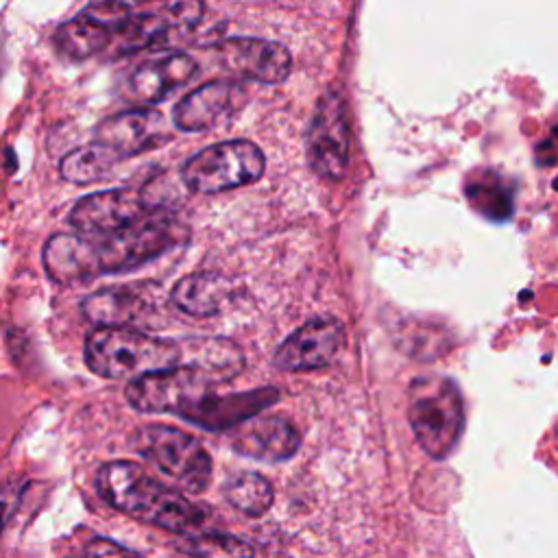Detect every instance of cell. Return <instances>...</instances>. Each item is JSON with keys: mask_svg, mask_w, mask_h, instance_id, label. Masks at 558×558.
<instances>
[{"mask_svg": "<svg viewBox=\"0 0 558 558\" xmlns=\"http://www.w3.org/2000/svg\"><path fill=\"white\" fill-rule=\"evenodd\" d=\"M344 344V327L336 318H314L288 336L275 351L279 371L301 373L327 366Z\"/></svg>", "mask_w": 558, "mask_h": 558, "instance_id": "obj_12", "label": "cell"}, {"mask_svg": "<svg viewBox=\"0 0 558 558\" xmlns=\"http://www.w3.org/2000/svg\"><path fill=\"white\" fill-rule=\"evenodd\" d=\"M44 268L57 283H76L96 277L92 262V246L85 235L54 233L44 244Z\"/></svg>", "mask_w": 558, "mask_h": 558, "instance_id": "obj_16", "label": "cell"}, {"mask_svg": "<svg viewBox=\"0 0 558 558\" xmlns=\"http://www.w3.org/2000/svg\"><path fill=\"white\" fill-rule=\"evenodd\" d=\"M118 161H122V157L116 150L94 140L85 146L70 150L61 159L59 172L65 181L74 185H87L98 179H105L107 172H111Z\"/></svg>", "mask_w": 558, "mask_h": 558, "instance_id": "obj_21", "label": "cell"}, {"mask_svg": "<svg viewBox=\"0 0 558 558\" xmlns=\"http://www.w3.org/2000/svg\"><path fill=\"white\" fill-rule=\"evenodd\" d=\"M177 340H166L129 327H100L85 340V362L107 379L135 381L144 375L179 366Z\"/></svg>", "mask_w": 558, "mask_h": 558, "instance_id": "obj_2", "label": "cell"}, {"mask_svg": "<svg viewBox=\"0 0 558 558\" xmlns=\"http://www.w3.org/2000/svg\"><path fill=\"white\" fill-rule=\"evenodd\" d=\"M85 558H142V556L107 538H94L85 547Z\"/></svg>", "mask_w": 558, "mask_h": 558, "instance_id": "obj_27", "label": "cell"}, {"mask_svg": "<svg viewBox=\"0 0 558 558\" xmlns=\"http://www.w3.org/2000/svg\"><path fill=\"white\" fill-rule=\"evenodd\" d=\"M218 63L235 78L281 83L288 78L292 57L286 46L259 37H227L214 46Z\"/></svg>", "mask_w": 558, "mask_h": 558, "instance_id": "obj_9", "label": "cell"}, {"mask_svg": "<svg viewBox=\"0 0 558 558\" xmlns=\"http://www.w3.org/2000/svg\"><path fill=\"white\" fill-rule=\"evenodd\" d=\"M111 41V31L92 22L85 15H76L61 26H57L52 35V44L59 57L68 61H83L100 52Z\"/></svg>", "mask_w": 558, "mask_h": 558, "instance_id": "obj_20", "label": "cell"}, {"mask_svg": "<svg viewBox=\"0 0 558 558\" xmlns=\"http://www.w3.org/2000/svg\"><path fill=\"white\" fill-rule=\"evenodd\" d=\"M301 434L281 414H255L233 429L231 447L259 462H281L299 451Z\"/></svg>", "mask_w": 558, "mask_h": 558, "instance_id": "obj_15", "label": "cell"}, {"mask_svg": "<svg viewBox=\"0 0 558 558\" xmlns=\"http://www.w3.org/2000/svg\"><path fill=\"white\" fill-rule=\"evenodd\" d=\"M198 65L185 52H170L153 57L140 63L122 83V98L140 109H150V105L166 98L177 87L185 85Z\"/></svg>", "mask_w": 558, "mask_h": 558, "instance_id": "obj_13", "label": "cell"}, {"mask_svg": "<svg viewBox=\"0 0 558 558\" xmlns=\"http://www.w3.org/2000/svg\"><path fill=\"white\" fill-rule=\"evenodd\" d=\"M168 22L161 15L153 13H142V15H131L120 28V46L122 50H144L161 44L166 39Z\"/></svg>", "mask_w": 558, "mask_h": 558, "instance_id": "obj_23", "label": "cell"}, {"mask_svg": "<svg viewBox=\"0 0 558 558\" xmlns=\"http://www.w3.org/2000/svg\"><path fill=\"white\" fill-rule=\"evenodd\" d=\"M248 94L240 81L216 78L207 81L172 109V122L181 131H209L233 118L246 102Z\"/></svg>", "mask_w": 558, "mask_h": 558, "instance_id": "obj_10", "label": "cell"}, {"mask_svg": "<svg viewBox=\"0 0 558 558\" xmlns=\"http://www.w3.org/2000/svg\"><path fill=\"white\" fill-rule=\"evenodd\" d=\"M266 159L257 144L248 140H229L198 150L183 166V183L192 192L214 194L257 181L264 174Z\"/></svg>", "mask_w": 558, "mask_h": 558, "instance_id": "obj_7", "label": "cell"}, {"mask_svg": "<svg viewBox=\"0 0 558 558\" xmlns=\"http://www.w3.org/2000/svg\"><path fill=\"white\" fill-rule=\"evenodd\" d=\"M231 283L218 272H192L179 279L170 292L172 303L192 316L218 314L231 299Z\"/></svg>", "mask_w": 558, "mask_h": 558, "instance_id": "obj_18", "label": "cell"}, {"mask_svg": "<svg viewBox=\"0 0 558 558\" xmlns=\"http://www.w3.org/2000/svg\"><path fill=\"white\" fill-rule=\"evenodd\" d=\"M133 447L185 493H201L211 482V458L207 449L179 427L163 423L142 425L133 434Z\"/></svg>", "mask_w": 558, "mask_h": 558, "instance_id": "obj_5", "label": "cell"}, {"mask_svg": "<svg viewBox=\"0 0 558 558\" xmlns=\"http://www.w3.org/2000/svg\"><path fill=\"white\" fill-rule=\"evenodd\" d=\"M214 384L218 381L196 368L174 366L129 381L124 395L129 405L140 412H170L183 416L185 421H192L201 405L214 395Z\"/></svg>", "mask_w": 558, "mask_h": 558, "instance_id": "obj_6", "label": "cell"}, {"mask_svg": "<svg viewBox=\"0 0 558 558\" xmlns=\"http://www.w3.org/2000/svg\"><path fill=\"white\" fill-rule=\"evenodd\" d=\"M148 214L146 198L133 190H105L83 196L70 209V225L92 238L120 231Z\"/></svg>", "mask_w": 558, "mask_h": 558, "instance_id": "obj_11", "label": "cell"}, {"mask_svg": "<svg viewBox=\"0 0 558 558\" xmlns=\"http://www.w3.org/2000/svg\"><path fill=\"white\" fill-rule=\"evenodd\" d=\"M98 493L116 510L170 532H187L203 523V510L177 488L163 486L144 466L116 460L100 466Z\"/></svg>", "mask_w": 558, "mask_h": 558, "instance_id": "obj_1", "label": "cell"}, {"mask_svg": "<svg viewBox=\"0 0 558 558\" xmlns=\"http://www.w3.org/2000/svg\"><path fill=\"white\" fill-rule=\"evenodd\" d=\"M410 427L432 458H447L464 429V410L458 386L447 377L414 379L408 403Z\"/></svg>", "mask_w": 558, "mask_h": 558, "instance_id": "obj_3", "label": "cell"}, {"mask_svg": "<svg viewBox=\"0 0 558 558\" xmlns=\"http://www.w3.org/2000/svg\"><path fill=\"white\" fill-rule=\"evenodd\" d=\"M225 497L242 514L262 517L272 506V486L264 475L242 471L227 480Z\"/></svg>", "mask_w": 558, "mask_h": 558, "instance_id": "obj_22", "label": "cell"}, {"mask_svg": "<svg viewBox=\"0 0 558 558\" xmlns=\"http://www.w3.org/2000/svg\"><path fill=\"white\" fill-rule=\"evenodd\" d=\"M170 140L166 118L157 109H131L102 120L96 142L116 150L122 159L163 146Z\"/></svg>", "mask_w": 558, "mask_h": 558, "instance_id": "obj_14", "label": "cell"}, {"mask_svg": "<svg viewBox=\"0 0 558 558\" xmlns=\"http://www.w3.org/2000/svg\"><path fill=\"white\" fill-rule=\"evenodd\" d=\"M131 4L129 2H116V0H109V2H94V4H87L81 15L89 17L92 22L100 24L102 28L107 31H113V28H120L129 17H131Z\"/></svg>", "mask_w": 558, "mask_h": 558, "instance_id": "obj_25", "label": "cell"}, {"mask_svg": "<svg viewBox=\"0 0 558 558\" xmlns=\"http://www.w3.org/2000/svg\"><path fill=\"white\" fill-rule=\"evenodd\" d=\"M181 360L179 366H190L214 381H227L242 368L240 349L225 338H183L177 340Z\"/></svg>", "mask_w": 558, "mask_h": 558, "instance_id": "obj_17", "label": "cell"}, {"mask_svg": "<svg viewBox=\"0 0 558 558\" xmlns=\"http://www.w3.org/2000/svg\"><path fill=\"white\" fill-rule=\"evenodd\" d=\"M310 166L327 179H340L349 161V120L340 92L320 96L305 137Z\"/></svg>", "mask_w": 558, "mask_h": 558, "instance_id": "obj_8", "label": "cell"}, {"mask_svg": "<svg viewBox=\"0 0 558 558\" xmlns=\"http://www.w3.org/2000/svg\"><path fill=\"white\" fill-rule=\"evenodd\" d=\"M185 227L172 216L157 211L109 235H92V262L96 275L122 272L159 257L185 240Z\"/></svg>", "mask_w": 558, "mask_h": 558, "instance_id": "obj_4", "label": "cell"}, {"mask_svg": "<svg viewBox=\"0 0 558 558\" xmlns=\"http://www.w3.org/2000/svg\"><path fill=\"white\" fill-rule=\"evenodd\" d=\"M506 192H508V190H506L504 185H473V187L469 190V198H471L473 205L480 207V209L486 207L488 198H490V201L497 198L501 205L512 207V205H510V194H506Z\"/></svg>", "mask_w": 558, "mask_h": 558, "instance_id": "obj_28", "label": "cell"}, {"mask_svg": "<svg viewBox=\"0 0 558 558\" xmlns=\"http://www.w3.org/2000/svg\"><path fill=\"white\" fill-rule=\"evenodd\" d=\"M185 554L194 558H253V545L231 534H196L183 543Z\"/></svg>", "mask_w": 558, "mask_h": 558, "instance_id": "obj_24", "label": "cell"}, {"mask_svg": "<svg viewBox=\"0 0 558 558\" xmlns=\"http://www.w3.org/2000/svg\"><path fill=\"white\" fill-rule=\"evenodd\" d=\"M163 11V20L168 24H177V26H192L201 20L203 13V4L198 2H170L161 7Z\"/></svg>", "mask_w": 558, "mask_h": 558, "instance_id": "obj_26", "label": "cell"}, {"mask_svg": "<svg viewBox=\"0 0 558 558\" xmlns=\"http://www.w3.org/2000/svg\"><path fill=\"white\" fill-rule=\"evenodd\" d=\"M144 307V294L131 286H107L87 294L81 310L89 323L100 327H126L140 318Z\"/></svg>", "mask_w": 558, "mask_h": 558, "instance_id": "obj_19", "label": "cell"}]
</instances>
